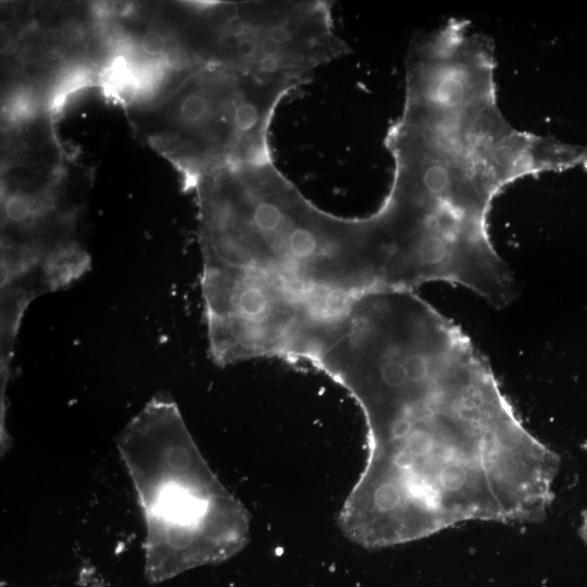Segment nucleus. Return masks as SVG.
I'll use <instances>...</instances> for the list:
<instances>
[{
  "instance_id": "obj_1",
  "label": "nucleus",
  "mask_w": 587,
  "mask_h": 587,
  "mask_svg": "<svg viewBox=\"0 0 587 587\" xmlns=\"http://www.w3.org/2000/svg\"><path fill=\"white\" fill-rule=\"evenodd\" d=\"M326 375L362 410L369 454L338 524L380 549L466 521L538 523L559 455L523 424L488 362L415 292L363 308Z\"/></svg>"
},
{
  "instance_id": "obj_2",
  "label": "nucleus",
  "mask_w": 587,
  "mask_h": 587,
  "mask_svg": "<svg viewBox=\"0 0 587 587\" xmlns=\"http://www.w3.org/2000/svg\"><path fill=\"white\" fill-rule=\"evenodd\" d=\"M495 68L491 40L465 23L411 42L403 108L384 141L391 185L369 221L396 286L445 282L503 308L514 283L491 242L494 200L527 176L587 171V146L512 126L498 105Z\"/></svg>"
},
{
  "instance_id": "obj_3",
  "label": "nucleus",
  "mask_w": 587,
  "mask_h": 587,
  "mask_svg": "<svg viewBox=\"0 0 587 587\" xmlns=\"http://www.w3.org/2000/svg\"><path fill=\"white\" fill-rule=\"evenodd\" d=\"M199 203L202 274L272 321L326 330L377 289L366 218L321 210L274 161L216 171Z\"/></svg>"
},
{
  "instance_id": "obj_4",
  "label": "nucleus",
  "mask_w": 587,
  "mask_h": 587,
  "mask_svg": "<svg viewBox=\"0 0 587 587\" xmlns=\"http://www.w3.org/2000/svg\"><path fill=\"white\" fill-rule=\"evenodd\" d=\"M116 446L143 515L150 583L223 562L245 547L248 513L209 467L172 398L154 396Z\"/></svg>"
},
{
  "instance_id": "obj_5",
  "label": "nucleus",
  "mask_w": 587,
  "mask_h": 587,
  "mask_svg": "<svg viewBox=\"0 0 587 587\" xmlns=\"http://www.w3.org/2000/svg\"><path fill=\"white\" fill-rule=\"evenodd\" d=\"M4 216L8 221L21 224L32 216V208L29 200L18 193H13L5 198Z\"/></svg>"
},
{
  "instance_id": "obj_6",
  "label": "nucleus",
  "mask_w": 587,
  "mask_h": 587,
  "mask_svg": "<svg viewBox=\"0 0 587 587\" xmlns=\"http://www.w3.org/2000/svg\"><path fill=\"white\" fill-rule=\"evenodd\" d=\"M141 48L149 55H159L165 49V39L160 33L149 30L141 39Z\"/></svg>"
},
{
  "instance_id": "obj_7",
  "label": "nucleus",
  "mask_w": 587,
  "mask_h": 587,
  "mask_svg": "<svg viewBox=\"0 0 587 587\" xmlns=\"http://www.w3.org/2000/svg\"><path fill=\"white\" fill-rule=\"evenodd\" d=\"M62 34L68 40H76L80 36V29L75 23L66 24L62 28Z\"/></svg>"
},
{
  "instance_id": "obj_8",
  "label": "nucleus",
  "mask_w": 587,
  "mask_h": 587,
  "mask_svg": "<svg viewBox=\"0 0 587 587\" xmlns=\"http://www.w3.org/2000/svg\"><path fill=\"white\" fill-rule=\"evenodd\" d=\"M582 539L587 545V512L583 514L582 525L579 527Z\"/></svg>"
}]
</instances>
